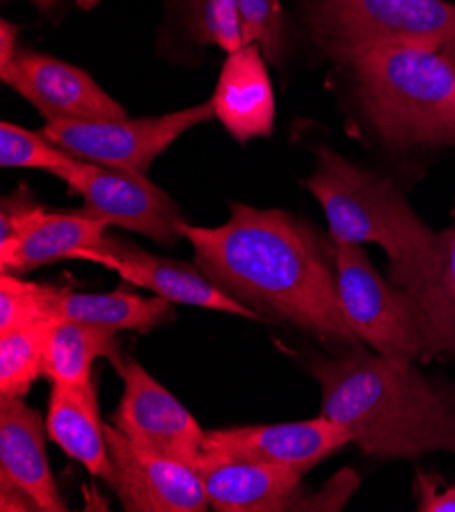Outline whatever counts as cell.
Listing matches in <instances>:
<instances>
[{
    "mask_svg": "<svg viewBox=\"0 0 455 512\" xmlns=\"http://www.w3.org/2000/svg\"><path fill=\"white\" fill-rule=\"evenodd\" d=\"M47 435L90 476H111L107 425L100 421L94 382L54 384L47 408Z\"/></svg>",
    "mask_w": 455,
    "mask_h": 512,
    "instance_id": "obj_17",
    "label": "cell"
},
{
    "mask_svg": "<svg viewBox=\"0 0 455 512\" xmlns=\"http://www.w3.org/2000/svg\"><path fill=\"white\" fill-rule=\"evenodd\" d=\"M219 512L296 510L302 474L282 466L205 455L194 468Z\"/></svg>",
    "mask_w": 455,
    "mask_h": 512,
    "instance_id": "obj_15",
    "label": "cell"
},
{
    "mask_svg": "<svg viewBox=\"0 0 455 512\" xmlns=\"http://www.w3.org/2000/svg\"><path fill=\"white\" fill-rule=\"evenodd\" d=\"M115 333L90 323L54 319L45 339L43 376L52 384H88L96 357H111L119 366Z\"/></svg>",
    "mask_w": 455,
    "mask_h": 512,
    "instance_id": "obj_20",
    "label": "cell"
},
{
    "mask_svg": "<svg viewBox=\"0 0 455 512\" xmlns=\"http://www.w3.org/2000/svg\"><path fill=\"white\" fill-rule=\"evenodd\" d=\"M211 100L215 119L239 143L272 135L276 100L260 45H243L227 56Z\"/></svg>",
    "mask_w": 455,
    "mask_h": 512,
    "instance_id": "obj_16",
    "label": "cell"
},
{
    "mask_svg": "<svg viewBox=\"0 0 455 512\" xmlns=\"http://www.w3.org/2000/svg\"><path fill=\"white\" fill-rule=\"evenodd\" d=\"M170 300L162 296H139L125 290L107 294H80L49 286L45 315L107 327L113 331L149 333L174 319Z\"/></svg>",
    "mask_w": 455,
    "mask_h": 512,
    "instance_id": "obj_18",
    "label": "cell"
},
{
    "mask_svg": "<svg viewBox=\"0 0 455 512\" xmlns=\"http://www.w3.org/2000/svg\"><path fill=\"white\" fill-rule=\"evenodd\" d=\"M117 370L125 388L111 425L137 445L196 468L205 457L207 431L141 364L121 360Z\"/></svg>",
    "mask_w": 455,
    "mask_h": 512,
    "instance_id": "obj_9",
    "label": "cell"
},
{
    "mask_svg": "<svg viewBox=\"0 0 455 512\" xmlns=\"http://www.w3.org/2000/svg\"><path fill=\"white\" fill-rule=\"evenodd\" d=\"M105 231V223L84 213H45L11 251L0 253V270L17 274L56 260H72L78 251L103 243Z\"/></svg>",
    "mask_w": 455,
    "mask_h": 512,
    "instance_id": "obj_19",
    "label": "cell"
},
{
    "mask_svg": "<svg viewBox=\"0 0 455 512\" xmlns=\"http://www.w3.org/2000/svg\"><path fill=\"white\" fill-rule=\"evenodd\" d=\"M45 213L25 188L7 196L0 209V253L11 251Z\"/></svg>",
    "mask_w": 455,
    "mask_h": 512,
    "instance_id": "obj_27",
    "label": "cell"
},
{
    "mask_svg": "<svg viewBox=\"0 0 455 512\" xmlns=\"http://www.w3.org/2000/svg\"><path fill=\"white\" fill-rule=\"evenodd\" d=\"M311 33L327 56L351 64L394 45L441 49L455 35L445 0H311Z\"/></svg>",
    "mask_w": 455,
    "mask_h": 512,
    "instance_id": "obj_5",
    "label": "cell"
},
{
    "mask_svg": "<svg viewBox=\"0 0 455 512\" xmlns=\"http://www.w3.org/2000/svg\"><path fill=\"white\" fill-rule=\"evenodd\" d=\"M180 231L194 247V266L251 311L345 351L362 347L339 300L333 241L302 219L235 202L227 223L182 221Z\"/></svg>",
    "mask_w": 455,
    "mask_h": 512,
    "instance_id": "obj_1",
    "label": "cell"
},
{
    "mask_svg": "<svg viewBox=\"0 0 455 512\" xmlns=\"http://www.w3.org/2000/svg\"><path fill=\"white\" fill-rule=\"evenodd\" d=\"M417 510L421 512H455V486L441 488L435 476L417 474Z\"/></svg>",
    "mask_w": 455,
    "mask_h": 512,
    "instance_id": "obj_28",
    "label": "cell"
},
{
    "mask_svg": "<svg viewBox=\"0 0 455 512\" xmlns=\"http://www.w3.org/2000/svg\"><path fill=\"white\" fill-rule=\"evenodd\" d=\"M49 286L27 282L11 272L0 276V333L47 319L45 296Z\"/></svg>",
    "mask_w": 455,
    "mask_h": 512,
    "instance_id": "obj_26",
    "label": "cell"
},
{
    "mask_svg": "<svg viewBox=\"0 0 455 512\" xmlns=\"http://www.w3.org/2000/svg\"><path fill=\"white\" fill-rule=\"evenodd\" d=\"M441 235L443 262L435 276L407 290L425 343L423 362L435 355H455V223Z\"/></svg>",
    "mask_w": 455,
    "mask_h": 512,
    "instance_id": "obj_21",
    "label": "cell"
},
{
    "mask_svg": "<svg viewBox=\"0 0 455 512\" xmlns=\"http://www.w3.org/2000/svg\"><path fill=\"white\" fill-rule=\"evenodd\" d=\"M111 476L115 490L129 512H202L209 498L200 474L178 459L145 449L107 425Z\"/></svg>",
    "mask_w": 455,
    "mask_h": 512,
    "instance_id": "obj_10",
    "label": "cell"
},
{
    "mask_svg": "<svg viewBox=\"0 0 455 512\" xmlns=\"http://www.w3.org/2000/svg\"><path fill=\"white\" fill-rule=\"evenodd\" d=\"M245 45H260L264 56L280 64L284 54V13L280 0H237Z\"/></svg>",
    "mask_w": 455,
    "mask_h": 512,
    "instance_id": "obj_25",
    "label": "cell"
},
{
    "mask_svg": "<svg viewBox=\"0 0 455 512\" xmlns=\"http://www.w3.org/2000/svg\"><path fill=\"white\" fill-rule=\"evenodd\" d=\"M47 425L23 398H0V478L23 490L43 512H64L66 502L49 470Z\"/></svg>",
    "mask_w": 455,
    "mask_h": 512,
    "instance_id": "obj_14",
    "label": "cell"
},
{
    "mask_svg": "<svg viewBox=\"0 0 455 512\" xmlns=\"http://www.w3.org/2000/svg\"><path fill=\"white\" fill-rule=\"evenodd\" d=\"M17 27L9 21L0 23V68L7 66L17 56Z\"/></svg>",
    "mask_w": 455,
    "mask_h": 512,
    "instance_id": "obj_29",
    "label": "cell"
},
{
    "mask_svg": "<svg viewBox=\"0 0 455 512\" xmlns=\"http://www.w3.org/2000/svg\"><path fill=\"white\" fill-rule=\"evenodd\" d=\"M0 78L25 96L47 121L123 119L127 111L84 70L35 51H17Z\"/></svg>",
    "mask_w": 455,
    "mask_h": 512,
    "instance_id": "obj_13",
    "label": "cell"
},
{
    "mask_svg": "<svg viewBox=\"0 0 455 512\" xmlns=\"http://www.w3.org/2000/svg\"><path fill=\"white\" fill-rule=\"evenodd\" d=\"M72 260L105 266L123 280L156 292L174 304H190L241 319L264 321V317L215 286L196 266L172 262L137 249L117 237H105L94 249L78 251Z\"/></svg>",
    "mask_w": 455,
    "mask_h": 512,
    "instance_id": "obj_12",
    "label": "cell"
},
{
    "mask_svg": "<svg viewBox=\"0 0 455 512\" xmlns=\"http://www.w3.org/2000/svg\"><path fill=\"white\" fill-rule=\"evenodd\" d=\"M188 21L200 43H213L227 54L245 45L237 0H188Z\"/></svg>",
    "mask_w": 455,
    "mask_h": 512,
    "instance_id": "obj_24",
    "label": "cell"
},
{
    "mask_svg": "<svg viewBox=\"0 0 455 512\" xmlns=\"http://www.w3.org/2000/svg\"><path fill=\"white\" fill-rule=\"evenodd\" d=\"M349 443L351 433L321 415L311 421L207 431L205 455L282 466L305 476Z\"/></svg>",
    "mask_w": 455,
    "mask_h": 512,
    "instance_id": "obj_11",
    "label": "cell"
},
{
    "mask_svg": "<svg viewBox=\"0 0 455 512\" xmlns=\"http://www.w3.org/2000/svg\"><path fill=\"white\" fill-rule=\"evenodd\" d=\"M349 66L360 105L388 145L455 143V66L441 49L382 47Z\"/></svg>",
    "mask_w": 455,
    "mask_h": 512,
    "instance_id": "obj_4",
    "label": "cell"
},
{
    "mask_svg": "<svg viewBox=\"0 0 455 512\" xmlns=\"http://www.w3.org/2000/svg\"><path fill=\"white\" fill-rule=\"evenodd\" d=\"M215 119L213 100L145 119L47 121L43 135L76 158L92 164L147 172L156 158L188 129Z\"/></svg>",
    "mask_w": 455,
    "mask_h": 512,
    "instance_id": "obj_7",
    "label": "cell"
},
{
    "mask_svg": "<svg viewBox=\"0 0 455 512\" xmlns=\"http://www.w3.org/2000/svg\"><path fill=\"white\" fill-rule=\"evenodd\" d=\"M0 164L3 168L43 170L66 180L78 160L43 133L3 123L0 125Z\"/></svg>",
    "mask_w": 455,
    "mask_h": 512,
    "instance_id": "obj_23",
    "label": "cell"
},
{
    "mask_svg": "<svg viewBox=\"0 0 455 512\" xmlns=\"http://www.w3.org/2000/svg\"><path fill=\"white\" fill-rule=\"evenodd\" d=\"M35 3H37L41 9H49V7H52V5L56 3V0H35Z\"/></svg>",
    "mask_w": 455,
    "mask_h": 512,
    "instance_id": "obj_31",
    "label": "cell"
},
{
    "mask_svg": "<svg viewBox=\"0 0 455 512\" xmlns=\"http://www.w3.org/2000/svg\"><path fill=\"white\" fill-rule=\"evenodd\" d=\"M84 198V215L141 233L156 243L172 245L182 237L178 204L145 172L80 162L64 180Z\"/></svg>",
    "mask_w": 455,
    "mask_h": 512,
    "instance_id": "obj_8",
    "label": "cell"
},
{
    "mask_svg": "<svg viewBox=\"0 0 455 512\" xmlns=\"http://www.w3.org/2000/svg\"><path fill=\"white\" fill-rule=\"evenodd\" d=\"M302 184L319 200L331 241L382 247L390 264L388 280L398 288L423 286L439 270L441 235L425 225L390 180L319 147L317 168Z\"/></svg>",
    "mask_w": 455,
    "mask_h": 512,
    "instance_id": "obj_3",
    "label": "cell"
},
{
    "mask_svg": "<svg viewBox=\"0 0 455 512\" xmlns=\"http://www.w3.org/2000/svg\"><path fill=\"white\" fill-rule=\"evenodd\" d=\"M54 319H39L0 333V398H23L43 376L47 331Z\"/></svg>",
    "mask_w": 455,
    "mask_h": 512,
    "instance_id": "obj_22",
    "label": "cell"
},
{
    "mask_svg": "<svg viewBox=\"0 0 455 512\" xmlns=\"http://www.w3.org/2000/svg\"><path fill=\"white\" fill-rule=\"evenodd\" d=\"M307 370L321 388V415L343 425L366 455H455V386L427 378L415 360L356 347L311 357Z\"/></svg>",
    "mask_w": 455,
    "mask_h": 512,
    "instance_id": "obj_2",
    "label": "cell"
},
{
    "mask_svg": "<svg viewBox=\"0 0 455 512\" xmlns=\"http://www.w3.org/2000/svg\"><path fill=\"white\" fill-rule=\"evenodd\" d=\"M335 272L343 313L372 351L400 360H423L425 343L407 290L382 278L362 245L337 243Z\"/></svg>",
    "mask_w": 455,
    "mask_h": 512,
    "instance_id": "obj_6",
    "label": "cell"
},
{
    "mask_svg": "<svg viewBox=\"0 0 455 512\" xmlns=\"http://www.w3.org/2000/svg\"><path fill=\"white\" fill-rule=\"evenodd\" d=\"M441 51L445 54V58L455 66V35L441 47Z\"/></svg>",
    "mask_w": 455,
    "mask_h": 512,
    "instance_id": "obj_30",
    "label": "cell"
}]
</instances>
